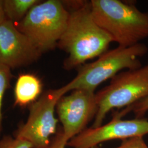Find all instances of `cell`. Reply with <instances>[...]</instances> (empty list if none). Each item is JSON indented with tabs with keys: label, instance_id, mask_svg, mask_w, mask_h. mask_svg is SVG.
Wrapping results in <instances>:
<instances>
[{
	"label": "cell",
	"instance_id": "1",
	"mask_svg": "<svg viewBox=\"0 0 148 148\" xmlns=\"http://www.w3.org/2000/svg\"><path fill=\"white\" fill-rule=\"evenodd\" d=\"M62 2L69 12V19L57 47L68 54L63 67L70 70L77 69L87 60L105 53L112 41L96 23L92 14L90 1Z\"/></svg>",
	"mask_w": 148,
	"mask_h": 148
},
{
	"label": "cell",
	"instance_id": "2",
	"mask_svg": "<svg viewBox=\"0 0 148 148\" xmlns=\"http://www.w3.org/2000/svg\"><path fill=\"white\" fill-rule=\"evenodd\" d=\"M96 23L119 46L131 47L148 37V11L120 0H91Z\"/></svg>",
	"mask_w": 148,
	"mask_h": 148
},
{
	"label": "cell",
	"instance_id": "3",
	"mask_svg": "<svg viewBox=\"0 0 148 148\" xmlns=\"http://www.w3.org/2000/svg\"><path fill=\"white\" fill-rule=\"evenodd\" d=\"M148 52V47L142 43L131 47L118 46L108 50L94 62L80 66L74 79L64 87L68 93L76 89L95 92L101 84L111 79L122 70L142 67L139 59Z\"/></svg>",
	"mask_w": 148,
	"mask_h": 148
},
{
	"label": "cell",
	"instance_id": "4",
	"mask_svg": "<svg viewBox=\"0 0 148 148\" xmlns=\"http://www.w3.org/2000/svg\"><path fill=\"white\" fill-rule=\"evenodd\" d=\"M69 16V12L62 1H41L21 21L14 24L43 54L57 47Z\"/></svg>",
	"mask_w": 148,
	"mask_h": 148
},
{
	"label": "cell",
	"instance_id": "5",
	"mask_svg": "<svg viewBox=\"0 0 148 148\" xmlns=\"http://www.w3.org/2000/svg\"><path fill=\"white\" fill-rule=\"evenodd\" d=\"M148 95V63L138 69L121 71L97 93L98 106L92 128L99 127L109 111L132 106Z\"/></svg>",
	"mask_w": 148,
	"mask_h": 148
},
{
	"label": "cell",
	"instance_id": "6",
	"mask_svg": "<svg viewBox=\"0 0 148 148\" xmlns=\"http://www.w3.org/2000/svg\"><path fill=\"white\" fill-rule=\"evenodd\" d=\"M67 93L64 86L45 91L30 106L27 122L16 131L15 137L28 141L33 148H48L58 122L54 115L57 104Z\"/></svg>",
	"mask_w": 148,
	"mask_h": 148
},
{
	"label": "cell",
	"instance_id": "7",
	"mask_svg": "<svg viewBox=\"0 0 148 148\" xmlns=\"http://www.w3.org/2000/svg\"><path fill=\"white\" fill-rule=\"evenodd\" d=\"M97 110L95 92L76 89L61 97L56 111L63 126L65 139L69 142L84 131L88 122L95 117Z\"/></svg>",
	"mask_w": 148,
	"mask_h": 148
},
{
	"label": "cell",
	"instance_id": "8",
	"mask_svg": "<svg viewBox=\"0 0 148 148\" xmlns=\"http://www.w3.org/2000/svg\"><path fill=\"white\" fill-rule=\"evenodd\" d=\"M148 134V120L146 119L122 120L112 117L110 121L95 128H86L68 142L73 148H94L99 144L113 139L125 140L143 137Z\"/></svg>",
	"mask_w": 148,
	"mask_h": 148
},
{
	"label": "cell",
	"instance_id": "9",
	"mask_svg": "<svg viewBox=\"0 0 148 148\" xmlns=\"http://www.w3.org/2000/svg\"><path fill=\"white\" fill-rule=\"evenodd\" d=\"M42 54L12 21L0 24V64L10 69L27 66Z\"/></svg>",
	"mask_w": 148,
	"mask_h": 148
},
{
	"label": "cell",
	"instance_id": "10",
	"mask_svg": "<svg viewBox=\"0 0 148 148\" xmlns=\"http://www.w3.org/2000/svg\"><path fill=\"white\" fill-rule=\"evenodd\" d=\"M42 90L41 81L32 74L20 75L14 87V103L21 106L32 104L40 97Z\"/></svg>",
	"mask_w": 148,
	"mask_h": 148
},
{
	"label": "cell",
	"instance_id": "11",
	"mask_svg": "<svg viewBox=\"0 0 148 148\" xmlns=\"http://www.w3.org/2000/svg\"><path fill=\"white\" fill-rule=\"evenodd\" d=\"M40 0H2L3 8L7 20L17 24L21 21Z\"/></svg>",
	"mask_w": 148,
	"mask_h": 148
},
{
	"label": "cell",
	"instance_id": "12",
	"mask_svg": "<svg viewBox=\"0 0 148 148\" xmlns=\"http://www.w3.org/2000/svg\"><path fill=\"white\" fill-rule=\"evenodd\" d=\"M131 111L134 113L136 119L143 118L148 111V95L132 106L125 108L121 111H116L113 114L112 117L121 119L122 117L125 116Z\"/></svg>",
	"mask_w": 148,
	"mask_h": 148
},
{
	"label": "cell",
	"instance_id": "13",
	"mask_svg": "<svg viewBox=\"0 0 148 148\" xmlns=\"http://www.w3.org/2000/svg\"><path fill=\"white\" fill-rule=\"evenodd\" d=\"M12 78L11 69L0 64V134L2 129V106L5 90L10 87Z\"/></svg>",
	"mask_w": 148,
	"mask_h": 148
},
{
	"label": "cell",
	"instance_id": "14",
	"mask_svg": "<svg viewBox=\"0 0 148 148\" xmlns=\"http://www.w3.org/2000/svg\"><path fill=\"white\" fill-rule=\"evenodd\" d=\"M0 148H33L32 144L25 139L7 136L0 139Z\"/></svg>",
	"mask_w": 148,
	"mask_h": 148
},
{
	"label": "cell",
	"instance_id": "15",
	"mask_svg": "<svg viewBox=\"0 0 148 148\" xmlns=\"http://www.w3.org/2000/svg\"><path fill=\"white\" fill-rule=\"evenodd\" d=\"M94 148H99L95 147ZM115 148H148L143 137L130 138L123 140L121 145Z\"/></svg>",
	"mask_w": 148,
	"mask_h": 148
},
{
	"label": "cell",
	"instance_id": "16",
	"mask_svg": "<svg viewBox=\"0 0 148 148\" xmlns=\"http://www.w3.org/2000/svg\"><path fill=\"white\" fill-rule=\"evenodd\" d=\"M68 143L64 138L62 131L59 132L54 138L48 148H65Z\"/></svg>",
	"mask_w": 148,
	"mask_h": 148
},
{
	"label": "cell",
	"instance_id": "17",
	"mask_svg": "<svg viewBox=\"0 0 148 148\" xmlns=\"http://www.w3.org/2000/svg\"><path fill=\"white\" fill-rule=\"evenodd\" d=\"M6 20L5 13L3 8L2 0H0V24Z\"/></svg>",
	"mask_w": 148,
	"mask_h": 148
}]
</instances>
